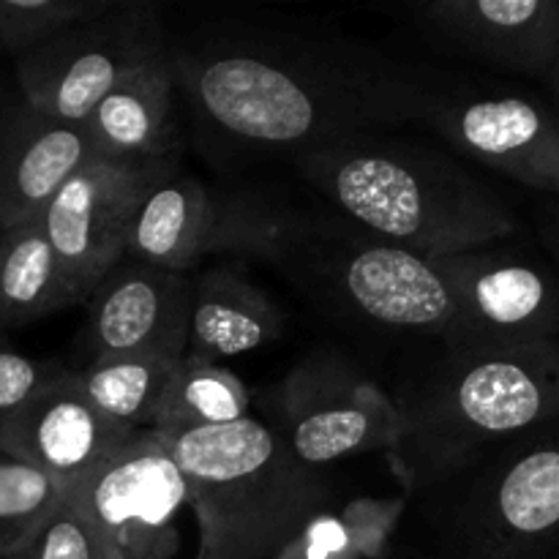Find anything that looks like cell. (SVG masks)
Returning a JSON list of instances; mask_svg holds the SVG:
<instances>
[{
    "instance_id": "484cf974",
    "label": "cell",
    "mask_w": 559,
    "mask_h": 559,
    "mask_svg": "<svg viewBox=\"0 0 559 559\" xmlns=\"http://www.w3.org/2000/svg\"><path fill=\"white\" fill-rule=\"evenodd\" d=\"M0 559H104L71 491L16 551Z\"/></svg>"
},
{
    "instance_id": "30bf717a",
    "label": "cell",
    "mask_w": 559,
    "mask_h": 559,
    "mask_svg": "<svg viewBox=\"0 0 559 559\" xmlns=\"http://www.w3.org/2000/svg\"><path fill=\"white\" fill-rule=\"evenodd\" d=\"M178 158L153 164H115L87 158L38 213L58 257L71 304L85 300L118 262L126 233L153 180Z\"/></svg>"
},
{
    "instance_id": "9a60e30c",
    "label": "cell",
    "mask_w": 559,
    "mask_h": 559,
    "mask_svg": "<svg viewBox=\"0 0 559 559\" xmlns=\"http://www.w3.org/2000/svg\"><path fill=\"white\" fill-rule=\"evenodd\" d=\"M415 25L456 52L516 74L546 76L559 41V0H435Z\"/></svg>"
},
{
    "instance_id": "603a6c76",
    "label": "cell",
    "mask_w": 559,
    "mask_h": 559,
    "mask_svg": "<svg viewBox=\"0 0 559 559\" xmlns=\"http://www.w3.org/2000/svg\"><path fill=\"white\" fill-rule=\"evenodd\" d=\"M249 415V391L229 369L183 355L153 415V431L227 426Z\"/></svg>"
},
{
    "instance_id": "2e32d148",
    "label": "cell",
    "mask_w": 559,
    "mask_h": 559,
    "mask_svg": "<svg viewBox=\"0 0 559 559\" xmlns=\"http://www.w3.org/2000/svg\"><path fill=\"white\" fill-rule=\"evenodd\" d=\"M87 158L85 126L49 118L16 85H0V229L38 216Z\"/></svg>"
},
{
    "instance_id": "ffe728a7",
    "label": "cell",
    "mask_w": 559,
    "mask_h": 559,
    "mask_svg": "<svg viewBox=\"0 0 559 559\" xmlns=\"http://www.w3.org/2000/svg\"><path fill=\"white\" fill-rule=\"evenodd\" d=\"M66 306L74 304L38 216L0 229V325H27Z\"/></svg>"
},
{
    "instance_id": "277c9868",
    "label": "cell",
    "mask_w": 559,
    "mask_h": 559,
    "mask_svg": "<svg viewBox=\"0 0 559 559\" xmlns=\"http://www.w3.org/2000/svg\"><path fill=\"white\" fill-rule=\"evenodd\" d=\"M399 431L391 462L415 486L475 453L559 418V338L437 347L391 393Z\"/></svg>"
},
{
    "instance_id": "5b68a950",
    "label": "cell",
    "mask_w": 559,
    "mask_h": 559,
    "mask_svg": "<svg viewBox=\"0 0 559 559\" xmlns=\"http://www.w3.org/2000/svg\"><path fill=\"white\" fill-rule=\"evenodd\" d=\"M391 546L424 559H551L559 549V418L409 486Z\"/></svg>"
},
{
    "instance_id": "cb8c5ba5",
    "label": "cell",
    "mask_w": 559,
    "mask_h": 559,
    "mask_svg": "<svg viewBox=\"0 0 559 559\" xmlns=\"http://www.w3.org/2000/svg\"><path fill=\"white\" fill-rule=\"evenodd\" d=\"M66 486L0 451V557L20 549L63 502Z\"/></svg>"
},
{
    "instance_id": "44dd1931",
    "label": "cell",
    "mask_w": 559,
    "mask_h": 559,
    "mask_svg": "<svg viewBox=\"0 0 559 559\" xmlns=\"http://www.w3.org/2000/svg\"><path fill=\"white\" fill-rule=\"evenodd\" d=\"M180 360L173 358H107L74 371L82 396L115 424L131 431L151 429L158 402Z\"/></svg>"
},
{
    "instance_id": "e0dca14e",
    "label": "cell",
    "mask_w": 559,
    "mask_h": 559,
    "mask_svg": "<svg viewBox=\"0 0 559 559\" xmlns=\"http://www.w3.org/2000/svg\"><path fill=\"white\" fill-rule=\"evenodd\" d=\"M178 85L167 52L131 71L87 115L91 156L115 164L178 158Z\"/></svg>"
},
{
    "instance_id": "f546056e",
    "label": "cell",
    "mask_w": 559,
    "mask_h": 559,
    "mask_svg": "<svg viewBox=\"0 0 559 559\" xmlns=\"http://www.w3.org/2000/svg\"><path fill=\"white\" fill-rule=\"evenodd\" d=\"M551 559H559V549H557V551H555V557H551Z\"/></svg>"
},
{
    "instance_id": "d4e9b609",
    "label": "cell",
    "mask_w": 559,
    "mask_h": 559,
    "mask_svg": "<svg viewBox=\"0 0 559 559\" xmlns=\"http://www.w3.org/2000/svg\"><path fill=\"white\" fill-rule=\"evenodd\" d=\"M102 0H0V49L22 55L93 14Z\"/></svg>"
},
{
    "instance_id": "7c38bea8",
    "label": "cell",
    "mask_w": 559,
    "mask_h": 559,
    "mask_svg": "<svg viewBox=\"0 0 559 559\" xmlns=\"http://www.w3.org/2000/svg\"><path fill=\"white\" fill-rule=\"evenodd\" d=\"M431 262L459 300V344L559 338V278L551 265L491 246Z\"/></svg>"
},
{
    "instance_id": "d6986e66",
    "label": "cell",
    "mask_w": 559,
    "mask_h": 559,
    "mask_svg": "<svg viewBox=\"0 0 559 559\" xmlns=\"http://www.w3.org/2000/svg\"><path fill=\"white\" fill-rule=\"evenodd\" d=\"M282 333V309L238 267H211L191 284L189 358L216 364L265 347Z\"/></svg>"
},
{
    "instance_id": "ba28073f",
    "label": "cell",
    "mask_w": 559,
    "mask_h": 559,
    "mask_svg": "<svg viewBox=\"0 0 559 559\" xmlns=\"http://www.w3.org/2000/svg\"><path fill=\"white\" fill-rule=\"evenodd\" d=\"M273 431L306 467L328 469L355 453L391 448L396 404L336 349H314L273 393Z\"/></svg>"
},
{
    "instance_id": "4316f807",
    "label": "cell",
    "mask_w": 559,
    "mask_h": 559,
    "mask_svg": "<svg viewBox=\"0 0 559 559\" xmlns=\"http://www.w3.org/2000/svg\"><path fill=\"white\" fill-rule=\"evenodd\" d=\"M63 366L33 360L0 338V426L9 424L20 409L27 407L41 388H47Z\"/></svg>"
},
{
    "instance_id": "9c48e42d",
    "label": "cell",
    "mask_w": 559,
    "mask_h": 559,
    "mask_svg": "<svg viewBox=\"0 0 559 559\" xmlns=\"http://www.w3.org/2000/svg\"><path fill=\"white\" fill-rule=\"evenodd\" d=\"M69 491L104 559H169L175 551L189 495L156 431H134Z\"/></svg>"
},
{
    "instance_id": "7a4b0ae2",
    "label": "cell",
    "mask_w": 559,
    "mask_h": 559,
    "mask_svg": "<svg viewBox=\"0 0 559 559\" xmlns=\"http://www.w3.org/2000/svg\"><path fill=\"white\" fill-rule=\"evenodd\" d=\"M213 197L207 254L265 262L349 331L459 344V300L431 260L377 238L320 197L322 207L265 189Z\"/></svg>"
},
{
    "instance_id": "8992f818",
    "label": "cell",
    "mask_w": 559,
    "mask_h": 559,
    "mask_svg": "<svg viewBox=\"0 0 559 559\" xmlns=\"http://www.w3.org/2000/svg\"><path fill=\"white\" fill-rule=\"evenodd\" d=\"M156 437L186 480L197 559H276L331 506L328 469L298 462L260 418Z\"/></svg>"
},
{
    "instance_id": "8fae6325",
    "label": "cell",
    "mask_w": 559,
    "mask_h": 559,
    "mask_svg": "<svg viewBox=\"0 0 559 559\" xmlns=\"http://www.w3.org/2000/svg\"><path fill=\"white\" fill-rule=\"evenodd\" d=\"M420 123L453 151L559 200V112L538 98L440 85Z\"/></svg>"
},
{
    "instance_id": "7402d4cb",
    "label": "cell",
    "mask_w": 559,
    "mask_h": 559,
    "mask_svg": "<svg viewBox=\"0 0 559 559\" xmlns=\"http://www.w3.org/2000/svg\"><path fill=\"white\" fill-rule=\"evenodd\" d=\"M404 500L331 502L276 559H380L388 555Z\"/></svg>"
},
{
    "instance_id": "ac0fdd59",
    "label": "cell",
    "mask_w": 559,
    "mask_h": 559,
    "mask_svg": "<svg viewBox=\"0 0 559 559\" xmlns=\"http://www.w3.org/2000/svg\"><path fill=\"white\" fill-rule=\"evenodd\" d=\"M216 197L178 164L164 169L142 197L126 233L123 260L183 273L207 257Z\"/></svg>"
},
{
    "instance_id": "5bb4252c",
    "label": "cell",
    "mask_w": 559,
    "mask_h": 559,
    "mask_svg": "<svg viewBox=\"0 0 559 559\" xmlns=\"http://www.w3.org/2000/svg\"><path fill=\"white\" fill-rule=\"evenodd\" d=\"M131 435V429L104 418L82 396L74 371L63 369L25 409L0 426V451L71 489Z\"/></svg>"
},
{
    "instance_id": "f1b7e54d",
    "label": "cell",
    "mask_w": 559,
    "mask_h": 559,
    "mask_svg": "<svg viewBox=\"0 0 559 559\" xmlns=\"http://www.w3.org/2000/svg\"><path fill=\"white\" fill-rule=\"evenodd\" d=\"M546 80H549L551 87L559 93V41H557V52H555V60H551V69L549 74H546Z\"/></svg>"
},
{
    "instance_id": "6da1fadb",
    "label": "cell",
    "mask_w": 559,
    "mask_h": 559,
    "mask_svg": "<svg viewBox=\"0 0 559 559\" xmlns=\"http://www.w3.org/2000/svg\"><path fill=\"white\" fill-rule=\"evenodd\" d=\"M202 140L227 158H300L420 123L440 82L371 44L287 22H211L169 44Z\"/></svg>"
},
{
    "instance_id": "52a82bcc",
    "label": "cell",
    "mask_w": 559,
    "mask_h": 559,
    "mask_svg": "<svg viewBox=\"0 0 559 559\" xmlns=\"http://www.w3.org/2000/svg\"><path fill=\"white\" fill-rule=\"evenodd\" d=\"M167 49L151 3L102 0L93 14L16 55L14 85L38 112L82 126L120 80Z\"/></svg>"
},
{
    "instance_id": "83f0119b",
    "label": "cell",
    "mask_w": 559,
    "mask_h": 559,
    "mask_svg": "<svg viewBox=\"0 0 559 559\" xmlns=\"http://www.w3.org/2000/svg\"><path fill=\"white\" fill-rule=\"evenodd\" d=\"M538 229H540V243H544V249L549 251L551 267H555L559 278V200H555V197L546 200L544 207H540Z\"/></svg>"
},
{
    "instance_id": "3957f363",
    "label": "cell",
    "mask_w": 559,
    "mask_h": 559,
    "mask_svg": "<svg viewBox=\"0 0 559 559\" xmlns=\"http://www.w3.org/2000/svg\"><path fill=\"white\" fill-rule=\"evenodd\" d=\"M322 202L377 238L424 260L502 243L519 218L453 153L420 140L364 131L295 158Z\"/></svg>"
},
{
    "instance_id": "4fadbf2b",
    "label": "cell",
    "mask_w": 559,
    "mask_h": 559,
    "mask_svg": "<svg viewBox=\"0 0 559 559\" xmlns=\"http://www.w3.org/2000/svg\"><path fill=\"white\" fill-rule=\"evenodd\" d=\"M85 304V364L147 355L180 360L186 355L191 282L183 273L123 260L98 282Z\"/></svg>"
}]
</instances>
